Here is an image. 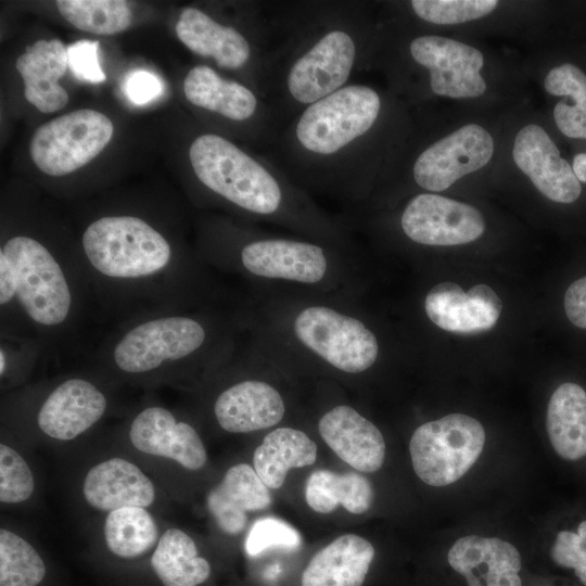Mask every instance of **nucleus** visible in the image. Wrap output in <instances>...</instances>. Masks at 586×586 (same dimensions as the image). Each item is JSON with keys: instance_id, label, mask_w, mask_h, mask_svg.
Wrapping results in <instances>:
<instances>
[{"instance_id": "nucleus-1", "label": "nucleus", "mask_w": 586, "mask_h": 586, "mask_svg": "<svg viewBox=\"0 0 586 586\" xmlns=\"http://www.w3.org/2000/svg\"><path fill=\"white\" fill-rule=\"evenodd\" d=\"M78 246L99 319L115 324L149 311L191 308L204 294L198 262L142 216L94 218Z\"/></svg>"}, {"instance_id": "nucleus-2", "label": "nucleus", "mask_w": 586, "mask_h": 586, "mask_svg": "<svg viewBox=\"0 0 586 586\" xmlns=\"http://www.w3.org/2000/svg\"><path fill=\"white\" fill-rule=\"evenodd\" d=\"M272 43L266 100L281 128L370 65L375 29L357 1L268 4Z\"/></svg>"}, {"instance_id": "nucleus-3", "label": "nucleus", "mask_w": 586, "mask_h": 586, "mask_svg": "<svg viewBox=\"0 0 586 586\" xmlns=\"http://www.w3.org/2000/svg\"><path fill=\"white\" fill-rule=\"evenodd\" d=\"M384 111L379 90L352 81L284 124L270 157L300 187L355 199L380 169Z\"/></svg>"}, {"instance_id": "nucleus-4", "label": "nucleus", "mask_w": 586, "mask_h": 586, "mask_svg": "<svg viewBox=\"0 0 586 586\" xmlns=\"http://www.w3.org/2000/svg\"><path fill=\"white\" fill-rule=\"evenodd\" d=\"M99 319L79 246L63 249L27 232L0 245V334L37 341L44 356L80 352Z\"/></svg>"}, {"instance_id": "nucleus-5", "label": "nucleus", "mask_w": 586, "mask_h": 586, "mask_svg": "<svg viewBox=\"0 0 586 586\" xmlns=\"http://www.w3.org/2000/svg\"><path fill=\"white\" fill-rule=\"evenodd\" d=\"M199 183L247 215L318 234L333 232L301 187L270 157L252 154L221 135L203 132L188 150Z\"/></svg>"}, {"instance_id": "nucleus-6", "label": "nucleus", "mask_w": 586, "mask_h": 586, "mask_svg": "<svg viewBox=\"0 0 586 586\" xmlns=\"http://www.w3.org/2000/svg\"><path fill=\"white\" fill-rule=\"evenodd\" d=\"M190 309H160L115 323L89 355L107 371L142 380L170 378L226 355V335Z\"/></svg>"}, {"instance_id": "nucleus-7", "label": "nucleus", "mask_w": 586, "mask_h": 586, "mask_svg": "<svg viewBox=\"0 0 586 586\" xmlns=\"http://www.w3.org/2000/svg\"><path fill=\"white\" fill-rule=\"evenodd\" d=\"M484 444V428L470 416L450 413L423 423L409 443L413 471L428 485H450L476 462Z\"/></svg>"}, {"instance_id": "nucleus-8", "label": "nucleus", "mask_w": 586, "mask_h": 586, "mask_svg": "<svg viewBox=\"0 0 586 586\" xmlns=\"http://www.w3.org/2000/svg\"><path fill=\"white\" fill-rule=\"evenodd\" d=\"M175 30L192 53L212 59L217 67L231 72L249 71L254 90L266 100L272 35L251 37L195 7H186L180 12Z\"/></svg>"}, {"instance_id": "nucleus-9", "label": "nucleus", "mask_w": 586, "mask_h": 586, "mask_svg": "<svg viewBox=\"0 0 586 586\" xmlns=\"http://www.w3.org/2000/svg\"><path fill=\"white\" fill-rule=\"evenodd\" d=\"M114 131L101 112L80 109L51 119L34 132L29 153L40 171L53 177L68 175L100 154Z\"/></svg>"}, {"instance_id": "nucleus-10", "label": "nucleus", "mask_w": 586, "mask_h": 586, "mask_svg": "<svg viewBox=\"0 0 586 586\" xmlns=\"http://www.w3.org/2000/svg\"><path fill=\"white\" fill-rule=\"evenodd\" d=\"M186 100L195 107L250 129L270 149L281 126L270 105L246 84L222 77L213 67L195 65L183 80Z\"/></svg>"}, {"instance_id": "nucleus-11", "label": "nucleus", "mask_w": 586, "mask_h": 586, "mask_svg": "<svg viewBox=\"0 0 586 586\" xmlns=\"http://www.w3.org/2000/svg\"><path fill=\"white\" fill-rule=\"evenodd\" d=\"M297 340L332 367L359 373L377 360L379 343L360 320L327 306H309L293 322Z\"/></svg>"}, {"instance_id": "nucleus-12", "label": "nucleus", "mask_w": 586, "mask_h": 586, "mask_svg": "<svg viewBox=\"0 0 586 586\" xmlns=\"http://www.w3.org/2000/svg\"><path fill=\"white\" fill-rule=\"evenodd\" d=\"M406 56L428 72L430 90L436 95L470 99L486 91L481 74L484 56L470 44L437 35H417L406 44Z\"/></svg>"}, {"instance_id": "nucleus-13", "label": "nucleus", "mask_w": 586, "mask_h": 586, "mask_svg": "<svg viewBox=\"0 0 586 586\" xmlns=\"http://www.w3.org/2000/svg\"><path fill=\"white\" fill-rule=\"evenodd\" d=\"M493 154L492 135L477 124H468L423 149L413 160L411 176L426 191H444L484 167Z\"/></svg>"}, {"instance_id": "nucleus-14", "label": "nucleus", "mask_w": 586, "mask_h": 586, "mask_svg": "<svg viewBox=\"0 0 586 586\" xmlns=\"http://www.w3.org/2000/svg\"><path fill=\"white\" fill-rule=\"evenodd\" d=\"M216 262L234 259L247 273L301 283L321 281L328 269L324 249L316 243L285 238H246L233 256H211Z\"/></svg>"}, {"instance_id": "nucleus-15", "label": "nucleus", "mask_w": 586, "mask_h": 586, "mask_svg": "<svg viewBox=\"0 0 586 586\" xmlns=\"http://www.w3.org/2000/svg\"><path fill=\"white\" fill-rule=\"evenodd\" d=\"M400 227L416 243L449 246L480 238L485 221L470 204L434 193H420L406 204L400 215Z\"/></svg>"}, {"instance_id": "nucleus-16", "label": "nucleus", "mask_w": 586, "mask_h": 586, "mask_svg": "<svg viewBox=\"0 0 586 586\" xmlns=\"http://www.w3.org/2000/svg\"><path fill=\"white\" fill-rule=\"evenodd\" d=\"M109 407V398L92 380L73 375L49 391L38 407L39 430L59 441L79 436L99 422Z\"/></svg>"}, {"instance_id": "nucleus-17", "label": "nucleus", "mask_w": 586, "mask_h": 586, "mask_svg": "<svg viewBox=\"0 0 586 586\" xmlns=\"http://www.w3.org/2000/svg\"><path fill=\"white\" fill-rule=\"evenodd\" d=\"M512 157L518 168L549 200L572 203L581 195V182L572 166L561 157L543 127L530 124L521 128L513 141Z\"/></svg>"}, {"instance_id": "nucleus-18", "label": "nucleus", "mask_w": 586, "mask_h": 586, "mask_svg": "<svg viewBox=\"0 0 586 586\" xmlns=\"http://www.w3.org/2000/svg\"><path fill=\"white\" fill-rule=\"evenodd\" d=\"M129 438L138 450L173 459L188 470H199L207 460L195 429L162 406L140 410L130 423Z\"/></svg>"}, {"instance_id": "nucleus-19", "label": "nucleus", "mask_w": 586, "mask_h": 586, "mask_svg": "<svg viewBox=\"0 0 586 586\" xmlns=\"http://www.w3.org/2000/svg\"><path fill=\"white\" fill-rule=\"evenodd\" d=\"M424 309L430 320L441 329L467 334L492 329L502 305L495 291L486 284H475L464 292L456 283L443 282L429 291Z\"/></svg>"}, {"instance_id": "nucleus-20", "label": "nucleus", "mask_w": 586, "mask_h": 586, "mask_svg": "<svg viewBox=\"0 0 586 586\" xmlns=\"http://www.w3.org/2000/svg\"><path fill=\"white\" fill-rule=\"evenodd\" d=\"M447 559L464 576L468 586H522L520 552L498 537H460L449 549Z\"/></svg>"}, {"instance_id": "nucleus-21", "label": "nucleus", "mask_w": 586, "mask_h": 586, "mask_svg": "<svg viewBox=\"0 0 586 586\" xmlns=\"http://www.w3.org/2000/svg\"><path fill=\"white\" fill-rule=\"evenodd\" d=\"M318 430L327 445L352 468L372 473L385 459V442L380 430L347 405L326 412Z\"/></svg>"}, {"instance_id": "nucleus-22", "label": "nucleus", "mask_w": 586, "mask_h": 586, "mask_svg": "<svg viewBox=\"0 0 586 586\" xmlns=\"http://www.w3.org/2000/svg\"><path fill=\"white\" fill-rule=\"evenodd\" d=\"M213 410L225 431L249 433L279 423L285 409L273 386L264 381L243 380L225 388L215 399Z\"/></svg>"}, {"instance_id": "nucleus-23", "label": "nucleus", "mask_w": 586, "mask_h": 586, "mask_svg": "<svg viewBox=\"0 0 586 586\" xmlns=\"http://www.w3.org/2000/svg\"><path fill=\"white\" fill-rule=\"evenodd\" d=\"M82 493L91 507L110 512L125 507L145 508L155 497L151 480L137 466L122 458L92 467L85 477Z\"/></svg>"}, {"instance_id": "nucleus-24", "label": "nucleus", "mask_w": 586, "mask_h": 586, "mask_svg": "<svg viewBox=\"0 0 586 586\" xmlns=\"http://www.w3.org/2000/svg\"><path fill=\"white\" fill-rule=\"evenodd\" d=\"M15 66L24 80L26 100L40 112L53 113L67 104L68 94L59 84L68 66L61 40H37L17 58Z\"/></svg>"}, {"instance_id": "nucleus-25", "label": "nucleus", "mask_w": 586, "mask_h": 586, "mask_svg": "<svg viewBox=\"0 0 586 586\" xmlns=\"http://www.w3.org/2000/svg\"><path fill=\"white\" fill-rule=\"evenodd\" d=\"M206 501L218 526L227 534H238L245 527L246 512L268 508L271 495L254 468L239 463L227 470Z\"/></svg>"}, {"instance_id": "nucleus-26", "label": "nucleus", "mask_w": 586, "mask_h": 586, "mask_svg": "<svg viewBox=\"0 0 586 586\" xmlns=\"http://www.w3.org/2000/svg\"><path fill=\"white\" fill-rule=\"evenodd\" d=\"M374 558L370 542L345 534L320 549L302 575V586H361Z\"/></svg>"}, {"instance_id": "nucleus-27", "label": "nucleus", "mask_w": 586, "mask_h": 586, "mask_svg": "<svg viewBox=\"0 0 586 586\" xmlns=\"http://www.w3.org/2000/svg\"><path fill=\"white\" fill-rule=\"evenodd\" d=\"M546 428L555 451L565 460L586 456V392L576 383L561 384L547 408Z\"/></svg>"}, {"instance_id": "nucleus-28", "label": "nucleus", "mask_w": 586, "mask_h": 586, "mask_svg": "<svg viewBox=\"0 0 586 586\" xmlns=\"http://www.w3.org/2000/svg\"><path fill=\"white\" fill-rule=\"evenodd\" d=\"M317 445L309 436L292 428H278L268 433L255 449L254 469L267 487L280 488L292 468L311 466Z\"/></svg>"}, {"instance_id": "nucleus-29", "label": "nucleus", "mask_w": 586, "mask_h": 586, "mask_svg": "<svg viewBox=\"0 0 586 586\" xmlns=\"http://www.w3.org/2000/svg\"><path fill=\"white\" fill-rule=\"evenodd\" d=\"M305 497L307 505L319 513H330L341 505L351 513L361 514L372 505L373 489L361 474L321 469L309 475Z\"/></svg>"}, {"instance_id": "nucleus-30", "label": "nucleus", "mask_w": 586, "mask_h": 586, "mask_svg": "<svg viewBox=\"0 0 586 586\" xmlns=\"http://www.w3.org/2000/svg\"><path fill=\"white\" fill-rule=\"evenodd\" d=\"M151 565L164 586H198L211 574V565L198 556L194 540L178 528L161 536Z\"/></svg>"}, {"instance_id": "nucleus-31", "label": "nucleus", "mask_w": 586, "mask_h": 586, "mask_svg": "<svg viewBox=\"0 0 586 586\" xmlns=\"http://www.w3.org/2000/svg\"><path fill=\"white\" fill-rule=\"evenodd\" d=\"M544 87L549 94L563 97L553 109L561 133L586 139V74L576 65L561 64L548 72Z\"/></svg>"}, {"instance_id": "nucleus-32", "label": "nucleus", "mask_w": 586, "mask_h": 586, "mask_svg": "<svg viewBox=\"0 0 586 586\" xmlns=\"http://www.w3.org/2000/svg\"><path fill=\"white\" fill-rule=\"evenodd\" d=\"M104 536L111 552L132 559L144 555L155 545L158 530L144 508L125 507L107 514Z\"/></svg>"}, {"instance_id": "nucleus-33", "label": "nucleus", "mask_w": 586, "mask_h": 586, "mask_svg": "<svg viewBox=\"0 0 586 586\" xmlns=\"http://www.w3.org/2000/svg\"><path fill=\"white\" fill-rule=\"evenodd\" d=\"M61 15L76 28L95 35H115L132 21L129 4L122 0H59Z\"/></svg>"}, {"instance_id": "nucleus-34", "label": "nucleus", "mask_w": 586, "mask_h": 586, "mask_svg": "<svg viewBox=\"0 0 586 586\" xmlns=\"http://www.w3.org/2000/svg\"><path fill=\"white\" fill-rule=\"evenodd\" d=\"M46 565L35 548L15 533L0 531V586H37Z\"/></svg>"}, {"instance_id": "nucleus-35", "label": "nucleus", "mask_w": 586, "mask_h": 586, "mask_svg": "<svg viewBox=\"0 0 586 586\" xmlns=\"http://www.w3.org/2000/svg\"><path fill=\"white\" fill-rule=\"evenodd\" d=\"M498 5L495 0H412L409 7L419 20L435 25H454L481 18Z\"/></svg>"}, {"instance_id": "nucleus-36", "label": "nucleus", "mask_w": 586, "mask_h": 586, "mask_svg": "<svg viewBox=\"0 0 586 586\" xmlns=\"http://www.w3.org/2000/svg\"><path fill=\"white\" fill-rule=\"evenodd\" d=\"M35 488L30 468L22 456L4 443L0 445V500L17 504L28 499Z\"/></svg>"}, {"instance_id": "nucleus-37", "label": "nucleus", "mask_w": 586, "mask_h": 586, "mask_svg": "<svg viewBox=\"0 0 586 586\" xmlns=\"http://www.w3.org/2000/svg\"><path fill=\"white\" fill-rule=\"evenodd\" d=\"M301 545L302 536L295 527L278 518L266 517L252 525L245 550L250 556H257L270 548L296 549Z\"/></svg>"}, {"instance_id": "nucleus-38", "label": "nucleus", "mask_w": 586, "mask_h": 586, "mask_svg": "<svg viewBox=\"0 0 586 586\" xmlns=\"http://www.w3.org/2000/svg\"><path fill=\"white\" fill-rule=\"evenodd\" d=\"M44 356L41 345L31 339L0 334V377L30 367Z\"/></svg>"}, {"instance_id": "nucleus-39", "label": "nucleus", "mask_w": 586, "mask_h": 586, "mask_svg": "<svg viewBox=\"0 0 586 586\" xmlns=\"http://www.w3.org/2000/svg\"><path fill=\"white\" fill-rule=\"evenodd\" d=\"M99 41L78 40L66 47L67 65L80 81L99 84L105 80V74L99 63Z\"/></svg>"}, {"instance_id": "nucleus-40", "label": "nucleus", "mask_w": 586, "mask_h": 586, "mask_svg": "<svg viewBox=\"0 0 586 586\" xmlns=\"http://www.w3.org/2000/svg\"><path fill=\"white\" fill-rule=\"evenodd\" d=\"M553 562L562 568L577 569L586 563V520L578 524L577 533L561 531L550 549Z\"/></svg>"}, {"instance_id": "nucleus-41", "label": "nucleus", "mask_w": 586, "mask_h": 586, "mask_svg": "<svg viewBox=\"0 0 586 586\" xmlns=\"http://www.w3.org/2000/svg\"><path fill=\"white\" fill-rule=\"evenodd\" d=\"M162 82L160 78L145 71L130 73L124 85L126 97L135 104L142 105L162 93Z\"/></svg>"}, {"instance_id": "nucleus-42", "label": "nucleus", "mask_w": 586, "mask_h": 586, "mask_svg": "<svg viewBox=\"0 0 586 586\" xmlns=\"http://www.w3.org/2000/svg\"><path fill=\"white\" fill-rule=\"evenodd\" d=\"M564 310L574 326L586 329V276L568 288L564 295Z\"/></svg>"}, {"instance_id": "nucleus-43", "label": "nucleus", "mask_w": 586, "mask_h": 586, "mask_svg": "<svg viewBox=\"0 0 586 586\" xmlns=\"http://www.w3.org/2000/svg\"><path fill=\"white\" fill-rule=\"evenodd\" d=\"M572 168L579 182L586 183V153H578L574 156Z\"/></svg>"}, {"instance_id": "nucleus-44", "label": "nucleus", "mask_w": 586, "mask_h": 586, "mask_svg": "<svg viewBox=\"0 0 586 586\" xmlns=\"http://www.w3.org/2000/svg\"><path fill=\"white\" fill-rule=\"evenodd\" d=\"M575 575L586 586V563L574 570Z\"/></svg>"}]
</instances>
